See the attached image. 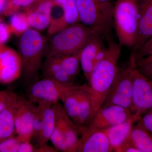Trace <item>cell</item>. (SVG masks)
I'll use <instances>...</instances> for the list:
<instances>
[{
    "mask_svg": "<svg viewBox=\"0 0 152 152\" xmlns=\"http://www.w3.org/2000/svg\"><path fill=\"white\" fill-rule=\"evenodd\" d=\"M80 90L81 86H72L65 92L61 99L66 113L76 124L78 116Z\"/></svg>",
    "mask_w": 152,
    "mask_h": 152,
    "instance_id": "cell-21",
    "label": "cell"
},
{
    "mask_svg": "<svg viewBox=\"0 0 152 152\" xmlns=\"http://www.w3.org/2000/svg\"><path fill=\"white\" fill-rule=\"evenodd\" d=\"M37 105L26 97L19 96L15 115V131L21 142H31L33 122Z\"/></svg>",
    "mask_w": 152,
    "mask_h": 152,
    "instance_id": "cell-8",
    "label": "cell"
},
{
    "mask_svg": "<svg viewBox=\"0 0 152 152\" xmlns=\"http://www.w3.org/2000/svg\"><path fill=\"white\" fill-rule=\"evenodd\" d=\"M73 86L42 78L28 88L26 97L36 105L53 106L59 102L65 92Z\"/></svg>",
    "mask_w": 152,
    "mask_h": 152,
    "instance_id": "cell-7",
    "label": "cell"
},
{
    "mask_svg": "<svg viewBox=\"0 0 152 152\" xmlns=\"http://www.w3.org/2000/svg\"><path fill=\"white\" fill-rule=\"evenodd\" d=\"M103 38L99 34L94 36L81 50L80 62L84 75L88 82L95 66L96 56L99 52L106 48Z\"/></svg>",
    "mask_w": 152,
    "mask_h": 152,
    "instance_id": "cell-16",
    "label": "cell"
},
{
    "mask_svg": "<svg viewBox=\"0 0 152 152\" xmlns=\"http://www.w3.org/2000/svg\"><path fill=\"white\" fill-rule=\"evenodd\" d=\"M81 50L69 56H58L63 69L69 77L75 80L80 72Z\"/></svg>",
    "mask_w": 152,
    "mask_h": 152,
    "instance_id": "cell-24",
    "label": "cell"
},
{
    "mask_svg": "<svg viewBox=\"0 0 152 152\" xmlns=\"http://www.w3.org/2000/svg\"><path fill=\"white\" fill-rule=\"evenodd\" d=\"M134 115L129 109L118 105L102 107L95 114L87 130L106 129L132 118Z\"/></svg>",
    "mask_w": 152,
    "mask_h": 152,
    "instance_id": "cell-11",
    "label": "cell"
},
{
    "mask_svg": "<svg viewBox=\"0 0 152 152\" xmlns=\"http://www.w3.org/2000/svg\"><path fill=\"white\" fill-rule=\"evenodd\" d=\"M106 40L108 45L106 47L105 55L102 59L95 65L87 84L92 104V119L103 104L118 70V63L123 46L114 40L112 36Z\"/></svg>",
    "mask_w": 152,
    "mask_h": 152,
    "instance_id": "cell-1",
    "label": "cell"
},
{
    "mask_svg": "<svg viewBox=\"0 0 152 152\" xmlns=\"http://www.w3.org/2000/svg\"><path fill=\"white\" fill-rule=\"evenodd\" d=\"M139 0H118L113 12L114 28L118 43L133 49L137 38L139 26Z\"/></svg>",
    "mask_w": 152,
    "mask_h": 152,
    "instance_id": "cell-4",
    "label": "cell"
},
{
    "mask_svg": "<svg viewBox=\"0 0 152 152\" xmlns=\"http://www.w3.org/2000/svg\"><path fill=\"white\" fill-rule=\"evenodd\" d=\"M151 62H152V54L136 61V66L137 68L140 67Z\"/></svg>",
    "mask_w": 152,
    "mask_h": 152,
    "instance_id": "cell-37",
    "label": "cell"
},
{
    "mask_svg": "<svg viewBox=\"0 0 152 152\" xmlns=\"http://www.w3.org/2000/svg\"><path fill=\"white\" fill-rule=\"evenodd\" d=\"M116 152H141L140 151L127 141Z\"/></svg>",
    "mask_w": 152,
    "mask_h": 152,
    "instance_id": "cell-35",
    "label": "cell"
},
{
    "mask_svg": "<svg viewBox=\"0 0 152 152\" xmlns=\"http://www.w3.org/2000/svg\"><path fill=\"white\" fill-rule=\"evenodd\" d=\"M80 22L97 31L104 39L111 37L114 28V5L110 2L97 0H75Z\"/></svg>",
    "mask_w": 152,
    "mask_h": 152,
    "instance_id": "cell-5",
    "label": "cell"
},
{
    "mask_svg": "<svg viewBox=\"0 0 152 152\" xmlns=\"http://www.w3.org/2000/svg\"><path fill=\"white\" fill-rule=\"evenodd\" d=\"M21 142L16 137H12L0 142V152H18Z\"/></svg>",
    "mask_w": 152,
    "mask_h": 152,
    "instance_id": "cell-28",
    "label": "cell"
},
{
    "mask_svg": "<svg viewBox=\"0 0 152 152\" xmlns=\"http://www.w3.org/2000/svg\"><path fill=\"white\" fill-rule=\"evenodd\" d=\"M41 106L42 109V124L37 144L43 145L48 144L50 140L56 123V114L53 105Z\"/></svg>",
    "mask_w": 152,
    "mask_h": 152,
    "instance_id": "cell-23",
    "label": "cell"
},
{
    "mask_svg": "<svg viewBox=\"0 0 152 152\" xmlns=\"http://www.w3.org/2000/svg\"><path fill=\"white\" fill-rule=\"evenodd\" d=\"M37 0H7L5 8L1 15L4 16L12 14L31 5Z\"/></svg>",
    "mask_w": 152,
    "mask_h": 152,
    "instance_id": "cell-26",
    "label": "cell"
},
{
    "mask_svg": "<svg viewBox=\"0 0 152 152\" xmlns=\"http://www.w3.org/2000/svg\"><path fill=\"white\" fill-rule=\"evenodd\" d=\"M22 72L20 54L4 45L0 46V83H11L18 78Z\"/></svg>",
    "mask_w": 152,
    "mask_h": 152,
    "instance_id": "cell-12",
    "label": "cell"
},
{
    "mask_svg": "<svg viewBox=\"0 0 152 152\" xmlns=\"http://www.w3.org/2000/svg\"><path fill=\"white\" fill-rule=\"evenodd\" d=\"M12 34L9 25L5 23L2 18H0V46L4 45Z\"/></svg>",
    "mask_w": 152,
    "mask_h": 152,
    "instance_id": "cell-30",
    "label": "cell"
},
{
    "mask_svg": "<svg viewBox=\"0 0 152 152\" xmlns=\"http://www.w3.org/2000/svg\"><path fill=\"white\" fill-rule=\"evenodd\" d=\"M140 119L145 128L151 134H152V109L149 110L143 114Z\"/></svg>",
    "mask_w": 152,
    "mask_h": 152,
    "instance_id": "cell-32",
    "label": "cell"
},
{
    "mask_svg": "<svg viewBox=\"0 0 152 152\" xmlns=\"http://www.w3.org/2000/svg\"><path fill=\"white\" fill-rule=\"evenodd\" d=\"M97 1L101 2H110V1L112 0H97Z\"/></svg>",
    "mask_w": 152,
    "mask_h": 152,
    "instance_id": "cell-39",
    "label": "cell"
},
{
    "mask_svg": "<svg viewBox=\"0 0 152 152\" xmlns=\"http://www.w3.org/2000/svg\"><path fill=\"white\" fill-rule=\"evenodd\" d=\"M19 47L23 79L28 88L39 80V72L43 58L48 52V42L39 31L30 28L20 36Z\"/></svg>",
    "mask_w": 152,
    "mask_h": 152,
    "instance_id": "cell-2",
    "label": "cell"
},
{
    "mask_svg": "<svg viewBox=\"0 0 152 152\" xmlns=\"http://www.w3.org/2000/svg\"><path fill=\"white\" fill-rule=\"evenodd\" d=\"M134 124L128 141L141 152H152V136L140 119Z\"/></svg>",
    "mask_w": 152,
    "mask_h": 152,
    "instance_id": "cell-20",
    "label": "cell"
},
{
    "mask_svg": "<svg viewBox=\"0 0 152 152\" xmlns=\"http://www.w3.org/2000/svg\"><path fill=\"white\" fill-rule=\"evenodd\" d=\"M97 34L101 35L80 22L71 25L51 36L46 57L73 54L81 50Z\"/></svg>",
    "mask_w": 152,
    "mask_h": 152,
    "instance_id": "cell-3",
    "label": "cell"
},
{
    "mask_svg": "<svg viewBox=\"0 0 152 152\" xmlns=\"http://www.w3.org/2000/svg\"><path fill=\"white\" fill-rule=\"evenodd\" d=\"M42 124V109L40 105H37L34 122H33V139L37 141L40 134Z\"/></svg>",
    "mask_w": 152,
    "mask_h": 152,
    "instance_id": "cell-27",
    "label": "cell"
},
{
    "mask_svg": "<svg viewBox=\"0 0 152 152\" xmlns=\"http://www.w3.org/2000/svg\"><path fill=\"white\" fill-rule=\"evenodd\" d=\"M92 104L87 84H84L81 86L77 125L81 127L87 126L92 119Z\"/></svg>",
    "mask_w": 152,
    "mask_h": 152,
    "instance_id": "cell-22",
    "label": "cell"
},
{
    "mask_svg": "<svg viewBox=\"0 0 152 152\" xmlns=\"http://www.w3.org/2000/svg\"><path fill=\"white\" fill-rule=\"evenodd\" d=\"M19 96L16 95L7 107L0 113V142L14 137L15 115Z\"/></svg>",
    "mask_w": 152,
    "mask_h": 152,
    "instance_id": "cell-19",
    "label": "cell"
},
{
    "mask_svg": "<svg viewBox=\"0 0 152 152\" xmlns=\"http://www.w3.org/2000/svg\"><path fill=\"white\" fill-rule=\"evenodd\" d=\"M53 7L51 0H37L23 9L26 14L30 28L39 31L48 28Z\"/></svg>",
    "mask_w": 152,
    "mask_h": 152,
    "instance_id": "cell-13",
    "label": "cell"
},
{
    "mask_svg": "<svg viewBox=\"0 0 152 152\" xmlns=\"http://www.w3.org/2000/svg\"><path fill=\"white\" fill-rule=\"evenodd\" d=\"M113 152V150L104 130L84 128L77 152Z\"/></svg>",
    "mask_w": 152,
    "mask_h": 152,
    "instance_id": "cell-14",
    "label": "cell"
},
{
    "mask_svg": "<svg viewBox=\"0 0 152 152\" xmlns=\"http://www.w3.org/2000/svg\"><path fill=\"white\" fill-rule=\"evenodd\" d=\"M137 69L142 75L152 81V62Z\"/></svg>",
    "mask_w": 152,
    "mask_h": 152,
    "instance_id": "cell-33",
    "label": "cell"
},
{
    "mask_svg": "<svg viewBox=\"0 0 152 152\" xmlns=\"http://www.w3.org/2000/svg\"><path fill=\"white\" fill-rule=\"evenodd\" d=\"M152 109V81L135 71L133 84L132 113L138 121L143 114Z\"/></svg>",
    "mask_w": 152,
    "mask_h": 152,
    "instance_id": "cell-9",
    "label": "cell"
},
{
    "mask_svg": "<svg viewBox=\"0 0 152 152\" xmlns=\"http://www.w3.org/2000/svg\"><path fill=\"white\" fill-rule=\"evenodd\" d=\"M137 38L131 54L133 56L152 36V0H139Z\"/></svg>",
    "mask_w": 152,
    "mask_h": 152,
    "instance_id": "cell-15",
    "label": "cell"
},
{
    "mask_svg": "<svg viewBox=\"0 0 152 152\" xmlns=\"http://www.w3.org/2000/svg\"><path fill=\"white\" fill-rule=\"evenodd\" d=\"M12 34L21 36L30 28L26 14L24 11H18L10 15L9 24Z\"/></svg>",
    "mask_w": 152,
    "mask_h": 152,
    "instance_id": "cell-25",
    "label": "cell"
},
{
    "mask_svg": "<svg viewBox=\"0 0 152 152\" xmlns=\"http://www.w3.org/2000/svg\"><path fill=\"white\" fill-rule=\"evenodd\" d=\"M152 54V36L143 44L134 55L136 61Z\"/></svg>",
    "mask_w": 152,
    "mask_h": 152,
    "instance_id": "cell-29",
    "label": "cell"
},
{
    "mask_svg": "<svg viewBox=\"0 0 152 152\" xmlns=\"http://www.w3.org/2000/svg\"><path fill=\"white\" fill-rule=\"evenodd\" d=\"M151 134V135H152V134Z\"/></svg>",
    "mask_w": 152,
    "mask_h": 152,
    "instance_id": "cell-40",
    "label": "cell"
},
{
    "mask_svg": "<svg viewBox=\"0 0 152 152\" xmlns=\"http://www.w3.org/2000/svg\"><path fill=\"white\" fill-rule=\"evenodd\" d=\"M34 152V146L31 142H23L21 143L19 147L18 152Z\"/></svg>",
    "mask_w": 152,
    "mask_h": 152,
    "instance_id": "cell-36",
    "label": "cell"
},
{
    "mask_svg": "<svg viewBox=\"0 0 152 152\" xmlns=\"http://www.w3.org/2000/svg\"><path fill=\"white\" fill-rule=\"evenodd\" d=\"M42 77L52 79L69 85H75L74 80L67 75L57 56L46 57L42 68Z\"/></svg>",
    "mask_w": 152,
    "mask_h": 152,
    "instance_id": "cell-18",
    "label": "cell"
},
{
    "mask_svg": "<svg viewBox=\"0 0 152 152\" xmlns=\"http://www.w3.org/2000/svg\"><path fill=\"white\" fill-rule=\"evenodd\" d=\"M137 68L134 58L131 55L128 65L118 69L102 107L120 106L129 109L132 113L133 84Z\"/></svg>",
    "mask_w": 152,
    "mask_h": 152,
    "instance_id": "cell-6",
    "label": "cell"
},
{
    "mask_svg": "<svg viewBox=\"0 0 152 152\" xmlns=\"http://www.w3.org/2000/svg\"><path fill=\"white\" fill-rule=\"evenodd\" d=\"M137 120L134 116L124 122L115 125L104 130L113 152L127 142L134 125Z\"/></svg>",
    "mask_w": 152,
    "mask_h": 152,
    "instance_id": "cell-17",
    "label": "cell"
},
{
    "mask_svg": "<svg viewBox=\"0 0 152 152\" xmlns=\"http://www.w3.org/2000/svg\"><path fill=\"white\" fill-rule=\"evenodd\" d=\"M16 95L10 91H0V113L7 107Z\"/></svg>",
    "mask_w": 152,
    "mask_h": 152,
    "instance_id": "cell-31",
    "label": "cell"
},
{
    "mask_svg": "<svg viewBox=\"0 0 152 152\" xmlns=\"http://www.w3.org/2000/svg\"><path fill=\"white\" fill-rule=\"evenodd\" d=\"M56 114L55 127L56 128L65 141L67 152H77L83 129L85 127L76 124L66 113L62 104L59 102L53 105Z\"/></svg>",
    "mask_w": 152,
    "mask_h": 152,
    "instance_id": "cell-10",
    "label": "cell"
},
{
    "mask_svg": "<svg viewBox=\"0 0 152 152\" xmlns=\"http://www.w3.org/2000/svg\"><path fill=\"white\" fill-rule=\"evenodd\" d=\"M7 0L0 1V14H1L5 7Z\"/></svg>",
    "mask_w": 152,
    "mask_h": 152,
    "instance_id": "cell-38",
    "label": "cell"
},
{
    "mask_svg": "<svg viewBox=\"0 0 152 152\" xmlns=\"http://www.w3.org/2000/svg\"><path fill=\"white\" fill-rule=\"evenodd\" d=\"M58 151L54 147H52L48 144L39 145L37 144L34 146V152H56Z\"/></svg>",
    "mask_w": 152,
    "mask_h": 152,
    "instance_id": "cell-34",
    "label": "cell"
}]
</instances>
